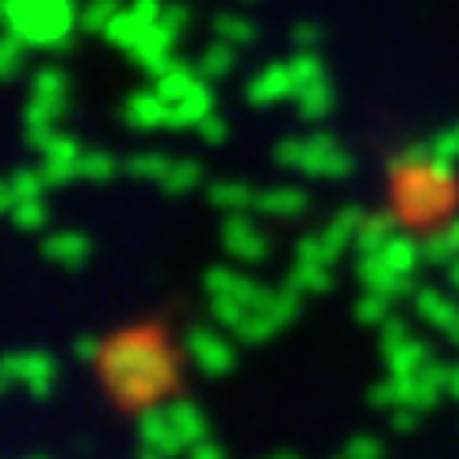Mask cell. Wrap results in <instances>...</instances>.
<instances>
[{"instance_id": "cell-1", "label": "cell", "mask_w": 459, "mask_h": 459, "mask_svg": "<svg viewBox=\"0 0 459 459\" xmlns=\"http://www.w3.org/2000/svg\"><path fill=\"white\" fill-rule=\"evenodd\" d=\"M100 379L123 410H142L165 398L177 386V356L165 344L161 329H123L104 344Z\"/></svg>"}, {"instance_id": "cell-2", "label": "cell", "mask_w": 459, "mask_h": 459, "mask_svg": "<svg viewBox=\"0 0 459 459\" xmlns=\"http://www.w3.org/2000/svg\"><path fill=\"white\" fill-rule=\"evenodd\" d=\"M4 31H16L31 50H69L77 31L74 0H0Z\"/></svg>"}, {"instance_id": "cell-3", "label": "cell", "mask_w": 459, "mask_h": 459, "mask_svg": "<svg viewBox=\"0 0 459 459\" xmlns=\"http://www.w3.org/2000/svg\"><path fill=\"white\" fill-rule=\"evenodd\" d=\"M272 161L291 172H307L318 180H344L352 172V153L329 131H310V134H287L272 146Z\"/></svg>"}, {"instance_id": "cell-4", "label": "cell", "mask_w": 459, "mask_h": 459, "mask_svg": "<svg viewBox=\"0 0 459 459\" xmlns=\"http://www.w3.org/2000/svg\"><path fill=\"white\" fill-rule=\"evenodd\" d=\"M394 195H398V214L410 222H433L444 214L455 199V172H444L433 161L394 177Z\"/></svg>"}, {"instance_id": "cell-5", "label": "cell", "mask_w": 459, "mask_h": 459, "mask_svg": "<svg viewBox=\"0 0 459 459\" xmlns=\"http://www.w3.org/2000/svg\"><path fill=\"white\" fill-rule=\"evenodd\" d=\"M57 360L47 352V349H20V352H8L4 364H0V379L4 386H27V394L47 402L57 386Z\"/></svg>"}, {"instance_id": "cell-6", "label": "cell", "mask_w": 459, "mask_h": 459, "mask_svg": "<svg viewBox=\"0 0 459 459\" xmlns=\"http://www.w3.org/2000/svg\"><path fill=\"white\" fill-rule=\"evenodd\" d=\"M219 238H222L226 256H230V261H238V264H261L264 256L272 253L268 234L253 222L249 211H230L222 219Z\"/></svg>"}, {"instance_id": "cell-7", "label": "cell", "mask_w": 459, "mask_h": 459, "mask_svg": "<svg viewBox=\"0 0 459 459\" xmlns=\"http://www.w3.org/2000/svg\"><path fill=\"white\" fill-rule=\"evenodd\" d=\"M138 455L142 459H172L184 452V444L172 429L169 406L165 402H150V406L138 410Z\"/></svg>"}, {"instance_id": "cell-8", "label": "cell", "mask_w": 459, "mask_h": 459, "mask_svg": "<svg viewBox=\"0 0 459 459\" xmlns=\"http://www.w3.org/2000/svg\"><path fill=\"white\" fill-rule=\"evenodd\" d=\"M222 325H188L184 333V352L192 356V364L204 371V376H230L234 371V344L230 337L219 333Z\"/></svg>"}, {"instance_id": "cell-9", "label": "cell", "mask_w": 459, "mask_h": 459, "mask_svg": "<svg viewBox=\"0 0 459 459\" xmlns=\"http://www.w3.org/2000/svg\"><path fill=\"white\" fill-rule=\"evenodd\" d=\"M204 291L207 295H230V299H241L249 310H264L268 299H272V287L256 283L253 276H246V272L230 268V264H211L204 272Z\"/></svg>"}, {"instance_id": "cell-10", "label": "cell", "mask_w": 459, "mask_h": 459, "mask_svg": "<svg viewBox=\"0 0 459 459\" xmlns=\"http://www.w3.org/2000/svg\"><path fill=\"white\" fill-rule=\"evenodd\" d=\"M352 276L360 280L364 291H379L386 299H413V291H418V283H413V276H402V272L386 268L379 261V253H356V268Z\"/></svg>"}, {"instance_id": "cell-11", "label": "cell", "mask_w": 459, "mask_h": 459, "mask_svg": "<svg viewBox=\"0 0 459 459\" xmlns=\"http://www.w3.org/2000/svg\"><path fill=\"white\" fill-rule=\"evenodd\" d=\"M172 47H177V39H172L161 23H150L146 31H142V39L134 42L131 50H126V57L142 69V74H150V77H161L165 69L177 62V54H172Z\"/></svg>"}, {"instance_id": "cell-12", "label": "cell", "mask_w": 459, "mask_h": 459, "mask_svg": "<svg viewBox=\"0 0 459 459\" xmlns=\"http://www.w3.org/2000/svg\"><path fill=\"white\" fill-rule=\"evenodd\" d=\"M291 96H295V77H291V65L287 62H268L261 74L246 84V100L253 108H272Z\"/></svg>"}, {"instance_id": "cell-13", "label": "cell", "mask_w": 459, "mask_h": 459, "mask_svg": "<svg viewBox=\"0 0 459 459\" xmlns=\"http://www.w3.org/2000/svg\"><path fill=\"white\" fill-rule=\"evenodd\" d=\"M123 123L131 131H157V126L169 123V100L157 89H134L123 100Z\"/></svg>"}, {"instance_id": "cell-14", "label": "cell", "mask_w": 459, "mask_h": 459, "mask_svg": "<svg viewBox=\"0 0 459 459\" xmlns=\"http://www.w3.org/2000/svg\"><path fill=\"white\" fill-rule=\"evenodd\" d=\"M42 256H47L50 264L65 268V272H77L89 264L92 256V238L81 234V230H57V234L42 238Z\"/></svg>"}, {"instance_id": "cell-15", "label": "cell", "mask_w": 459, "mask_h": 459, "mask_svg": "<svg viewBox=\"0 0 459 459\" xmlns=\"http://www.w3.org/2000/svg\"><path fill=\"white\" fill-rule=\"evenodd\" d=\"M413 314H418L425 325L440 329L444 337L459 325V303L448 291H440V287H418V291H413Z\"/></svg>"}, {"instance_id": "cell-16", "label": "cell", "mask_w": 459, "mask_h": 459, "mask_svg": "<svg viewBox=\"0 0 459 459\" xmlns=\"http://www.w3.org/2000/svg\"><path fill=\"white\" fill-rule=\"evenodd\" d=\"M211 111H214L211 81H207V77H199L192 89L177 100V104H169V123H165V126H169V131H184V126H192V131H195V126L204 123Z\"/></svg>"}, {"instance_id": "cell-17", "label": "cell", "mask_w": 459, "mask_h": 459, "mask_svg": "<svg viewBox=\"0 0 459 459\" xmlns=\"http://www.w3.org/2000/svg\"><path fill=\"white\" fill-rule=\"evenodd\" d=\"M307 207H310V199L295 184H276V188L256 192V204H253V211L268 214V219H299Z\"/></svg>"}, {"instance_id": "cell-18", "label": "cell", "mask_w": 459, "mask_h": 459, "mask_svg": "<svg viewBox=\"0 0 459 459\" xmlns=\"http://www.w3.org/2000/svg\"><path fill=\"white\" fill-rule=\"evenodd\" d=\"M295 111L303 123H322L329 119V111H333V84H329V77H318V81H307L295 89Z\"/></svg>"}, {"instance_id": "cell-19", "label": "cell", "mask_w": 459, "mask_h": 459, "mask_svg": "<svg viewBox=\"0 0 459 459\" xmlns=\"http://www.w3.org/2000/svg\"><path fill=\"white\" fill-rule=\"evenodd\" d=\"M283 287H291L295 295H325L329 287H333V264H318V261H299L287 268L283 276Z\"/></svg>"}, {"instance_id": "cell-20", "label": "cell", "mask_w": 459, "mask_h": 459, "mask_svg": "<svg viewBox=\"0 0 459 459\" xmlns=\"http://www.w3.org/2000/svg\"><path fill=\"white\" fill-rule=\"evenodd\" d=\"M165 406H169V418H172V429H177V437H180V444H184V452H188L195 440L211 437V425H207L204 410H199L195 402L172 398V402H165Z\"/></svg>"}, {"instance_id": "cell-21", "label": "cell", "mask_w": 459, "mask_h": 459, "mask_svg": "<svg viewBox=\"0 0 459 459\" xmlns=\"http://www.w3.org/2000/svg\"><path fill=\"white\" fill-rule=\"evenodd\" d=\"M429 360H433V349H429L421 337H413V333L406 341H398L394 349L383 352V364H386L391 376H418Z\"/></svg>"}, {"instance_id": "cell-22", "label": "cell", "mask_w": 459, "mask_h": 459, "mask_svg": "<svg viewBox=\"0 0 459 459\" xmlns=\"http://www.w3.org/2000/svg\"><path fill=\"white\" fill-rule=\"evenodd\" d=\"M398 219H402L398 211H371L364 219V226H360V234H356V241H352V249L356 253H379L386 241L398 234Z\"/></svg>"}, {"instance_id": "cell-23", "label": "cell", "mask_w": 459, "mask_h": 459, "mask_svg": "<svg viewBox=\"0 0 459 459\" xmlns=\"http://www.w3.org/2000/svg\"><path fill=\"white\" fill-rule=\"evenodd\" d=\"M379 261H383L386 268L402 272V276H413V272H418V264L425 261V253H421V238L402 234V230H398V234H394V238L379 249Z\"/></svg>"}, {"instance_id": "cell-24", "label": "cell", "mask_w": 459, "mask_h": 459, "mask_svg": "<svg viewBox=\"0 0 459 459\" xmlns=\"http://www.w3.org/2000/svg\"><path fill=\"white\" fill-rule=\"evenodd\" d=\"M207 204L214 211H222V214L249 211L256 204V192H253V184H246V180H214L207 188Z\"/></svg>"}, {"instance_id": "cell-25", "label": "cell", "mask_w": 459, "mask_h": 459, "mask_svg": "<svg viewBox=\"0 0 459 459\" xmlns=\"http://www.w3.org/2000/svg\"><path fill=\"white\" fill-rule=\"evenodd\" d=\"M42 188H47V180H42V172L39 169H16L12 177L0 184V211H12L20 204V199H35L42 195Z\"/></svg>"}, {"instance_id": "cell-26", "label": "cell", "mask_w": 459, "mask_h": 459, "mask_svg": "<svg viewBox=\"0 0 459 459\" xmlns=\"http://www.w3.org/2000/svg\"><path fill=\"white\" fill-rule=\"evenodd\" d=\"M364 219H368V211H364V207H356V204H349V207H341V211L333 214V219L325 222L322 234L329 238V246L344 253V249H349L352 241H356V234H360Z\"/></svg>"}, {"instance_id": "cell-27", "label": "cell", "mask_w": 459, "mask_h": 459, "mask_svg": "<svg viewBox=\"0 0 459 459\" xmlns=\"http://www.w3.org/2000/svg\"><path fill=\"white\" fill-rule=\"evenodd\" d=\"M146 27H150V23L142 20V16H138V12H134L131 4H126V8L119 12V16H115V20L104 27V39L111 42L115 50H123V54H126V50H131L134 42L142 39V31H146Z\"/></svg>"}, {"instance_id": "cell-28", "label": "cell", "mask_w": 459, "mask_h": 459, "mask_svg": "<svg viewBox=\"0 0 459 459\" xmlns=\"http://www.w3.org/2000/svg\"><path fill=\"white\" fill-rule=\"evenodd\" d=\"M27 146H31L35 153H42V157H57V161H77V157L84 153L81 142L74 134L57 131V126H50V131H42L35 138H27Z\"/></svg>"}, {"instance_id": "cell-29", "label": "cell", "mask_w": 459, "mask_h": 459, "mask_svg": "<svg viewBox=\"0 0 459 459\" xmlns=\"http://www.w3.org/2000/svg\"><path fill=\"white\" fill-rule=\"evenodd\" d=\"M195 81H199V69H195V62L188 65V62H180V57H177V62H172L161 77H153V89L161 92V96L169 100V104H177V100H180L184 92H188Z\"/></svg>"}, {"instance_id": "cell-30", "label": "cell", "mask_w": 459, "mask_h": 459, "mask_svg": "<svg viewBox=\"0 0 459 459\" xmlns=\"http://www.w3.org/2000/svg\"><path fill=\"white\" fill-rule=\"evenodd\" d=\"M234 50H238V47H230L226 39H214V42H207V47L199 50V57H195L199 77H207V81H219V77H226L230 69H234Z\"/></svg>"}, {"instance_id": "cell-31", "label": "cell", "mask_w": 459, "mask_h": 459, "mask_svg": "<svg viewBox=\"0 0 459 459\" xmlns=\"http://www.w3.org/2000/svg\"><path fill=\"white\" fill-rule=\"evenodd\" d=\"M119 161H115V153L108 150H84L77 157V180H89V184H108L119 177Z\"/></svg>"}, {"instance_id": "cell-32", "label": "cell", "mask_w": 459, "mask_h": 459, "mask_svg": "<svg viewBox=\"0 0 459 459\" xmlns=\"http://www.w3.org/2000/svg\"><path fill=\"white\" fill-rule=\"evenodd\" d=\"M195 184H204V165L192 161V157H184V161H172L169 165V172L161 177L157 188H161L165 195H188Z\"/></svg>"}, {"instance_id": "cell-33", "label": "cell", "mask_w": 459, "mask_h": 459, "mask_svg": "<svg viewBox=\"0 0 459 459\" xmlns=\"http://www.w3.org/2000/svg\"><path fill=\"white\" fill-rule=\"evenodd\" d=\"M169 165L172 161L161 150H138V153H131L123 161V172H126V177H134V180H146V184H161Z\"/></svg>"}, {"instance_id": "cell-34", "label": "cell", "mask_w": 459, "mask_h": 459, "mask_svg": "<svg viewBox=\"0 0 459 459\" xmlns=\"http://www.w3.org/2000/svg\"><path fill=\"white\" fill-rule=\"evenodd\" d=\"M211 31H214V39H226L230 47H249V42H256V23L238 16V12H219V16L211 20Z\"/></svg>"}, {"instance_id": "cell-35", "label": "cell", "mask_w": 459, "mask_h": 459, "mask_svg": "<svg viewBox=\"0 0 459 459\" xmlns=\"http://www.w3.org/2000/svg\"><path fill=\"white\" fill-rule=\"evenodd\" d=\"M280 329H283V322L276 318V314H268V310H249L246 322L234 329V337H238L241 344H264V341L276 337Z\"/></svg>"}, {"instance_id": "cell-36", "label": "cell", "mask_w": 459, "mask_h": 459, "mask_svg": "<svg viewBox=\"0 0 459 459\" xmlns=\"http://www.w3.org/2000/svg\"><path fill=\"white\" fill-rule=\"evenodd\" d=\"M123 12V0H89L81 12H77V23L84 35H104V27Z\"/></svg>"}, {"instance_id": "cell-37", "label": "cell", "mask_w": 459, "mask_h": 459, "mask_svg": "<svg viewBox=\"0 0 459 459\" xmlns=\"http://www.w3.org/2000/svg\"><path fill=\"white\" fill-rule=\"evenodd\" d=\"M394 314V299H386V295H379V291H364L360 299L352 303V318L360 322V325H383L386 318Z\"/></svg>"}, {"instance_id": "cell-38", "label": "cell", "mask_w": 459, "mask_h": 459, "mask_svg": "<svg viewBox=\"0 0 459 459\" xmlns=\"http://www.w3.org/2000/svg\"><path fill=\"white\" fill-rule=\"evenodd\" d=\"M207 314H211L214 325H222L226 333H234V329L246 322L249 307L241 303V299H230V295H207Z\"/></svg>"}, {"instance_id": "cell-39", "label": "cell", "mask_w": 459, "mask_h": 459, "mask_svg": "<svg viewBox=\"0 0 459 459\" xmlns=\"http://www.w3.org/2000/svg\"><path fill=\"white\" fill-rule=\"evenodd\" d=\"M8 219L20 234H39V230L47 226L50 211H47V204H42V195H35V199H20V204L8 211Z\"/></svg>"}, {"instance_id": "cell-40", "label": "cell", "mask_w": 459, "mask_h": 459, "mask_svg": "<svg viewBox=\"0 0 459 459\" xmlns=\"http://www.w3.org/2000/svg\"><path fill=\"white\" fill-rule=\"evenodd\" d=\"M295 256L299 261H318V264H337V256H341V249H333L329 246V238L322 234H299L295 238Z\"/></svg>"}, {"instance_id": "cell-41", "label": "cell", "mask_w": 459, "mask_h": 459, "mask_svg": "<svg viewBox=\"0 0 459 459\" xmlns=\"http://www.w3.org/2000/svg\"><path fill=\"white\" fill-rule=\"evenodd\" d=\"M433 165L444 169V172H455V165H459V119L448 123L433 138Z\"/></svg>"}, {"instance_id": "cell-42", "label": "cell", "mask_w": 459, "mask_h": 459, "mask_svg": "<svg viewBox=\"0 0 459 459\" xmlns=\"http://www.w3.org/2000/svg\"><path fill=\"white\" fill-rule=\"evenodd\" d=\"M368 406L386 410V413H391L394 406H402V376H391V371H386V379L371 383L368 386Z\"/></svg>"}, {"instance_id": "cell-43", "label": "cell", "mask_w": 459, "mask_h": 459, "mask_svg": "<svg viewBox=\"0 0 459 459\" xmlns=\"http://www.w3.org/2000/svg\"><path fill=\"white\" fill-rule=\"evenodd\" d=\"M287 65H291V77H295V89L307 81H318L325 77V62L318 50H295L291 57H287Z\"/></svg>"}, {"instance_id": "cell-44", "label": "cell", "mask_w": 459, "mask_h": 459, "mask_svg": "<svg viewBox=\"0 0 459 459\" xmlns=\"http://www.w3.org/2000/svg\"><path fill=\"white\" fill-rule=\"evenodd\" d=\"M433 161V142H406L394 157H391V172L398 177V172H410V169H421Z\"/></svg>"}, {"instance_id": "cell-45", "label": "cell", "mask_w": 459, "mask_h": 459, "mask_svg": "<svg viewBox=\"0 0 459 459\" xmlns=\"http://www.w3.org/2000/svg\"><path fill=\"white\" fill-rule=\"evenodd\" d=\"M65 74L57 65H39L31 77V96H50V100H65Z\"/></svg>"}, {"instance_id": "cell-46", "label": "cell", "mask_w": 459, "mask_h": 459, "mask_svg": "<svg viewBox=\"0 0 459 459\" xmlns=\"http://www.w3.org/2000/svg\"><path fill=\"white\" fill-rule=\"evenodd\" d=\"M23 50H31L16 31H4V47H0V77H16L23 65Z\"/></svg>"}, {"instance_id": "cell-47", "label": "cell", "mask_w": 459, "mask_h": 459, "mask_svg": "<svg viewBox=\"0 0 459 459\" xmlns=\"http://www.w3.org/2000/svg\"><path fill=\"white\" fill-rule=\"evenodd\" d=\"M341 455L344 459H379L383 455V440L376 433H352L349 440H344Z\"/></svg>"}, {"instance_id": "cell-48", "label": "cell", "mask_w": 459, "mask_h": 459, "mask_svg": "<svg viewBox=\"0 0 459 459\" xmlns=\"http://www.w3.org/2000/svg\"><path fill=\"white\" fill-rule=\"evenodd\" d=\"M42 180H47V188H65L69 180H77V161H57V157H42Z\"/></svg>"}, {"instance_id": "cell-49", "label": "cell", "mask_w": 459, "mask_h": 459, "mask_svg": "<svg viewBox=\"0 0 459 459\" xmlns=\"http://www.w3.org/2000/svg\"><path fill=\"white\" fill-rule=\"evenodd\" d=\"M195 134H199V138H204V142H207V146H219V142H226V138H230V123L222 119V115H219V111H211V115H207V119H204V123H199V126H195Z\"/></svg>"}, {"instance_id": "cell-50", "label": "cell", "mask_w": 459, "mask_h": 459, "mask_svg": "<svg viewBox=\"0 0 459 459\" xmlns=\"http://www.w3.org/2000/svg\"><path fill=\"white\" fill-rule=\"evenodd\" d=\"M410 337V325H406V318H398V314H391L383 325H379V352H386V349H394L398 341H406Z\"/></svg>"}, {"instance_id": "cell-51", "label": "cell", "mask_w": 459, "mask_h": 459, "mask_svg": "<svg viewBox=\"0 0 459 459\" xmlns=\"http://www.w3.org/2000/svg\"><path fill=\"white\" fill-rule=\"evenodd\" d=\"M291 42H295V50H318L322 27L314 23V20H299V23L291 27Z\"/></svg>"}, {"instance_id": "cell-52", "label": "cell", "mask_w": 459, "mask_h": 459, "mask_svg": "<svg viewBox=\"0 0 459 459\" xmlns=\"http://www.w3.org/2000/svg\"><path fill=\"white\" fill-rule=\"evenodd\" d=\"M157 23H161L165 31L180 42L184 39V27H188V8H184V4H165V12H161V20H157Z\"/></svg>"}, {"instance_id": "cell-53", "label": "cell", "mask_w": 459, "mask_h": 459, "mask_svg": "<svg viewBox=\"0 0 459 459\" xmlns=\"http://www.w3.org/2000/svg\"><path fill=\"white\" fill-rule=\"evenodd\" d=\"M104 344L108 341H100V337H92V333H81L77 341H74V356L81 364H100V356H104Z\"/></svg>"}, {"instance_id": "cell-54", "label": "cell", "mask_w": 459, "mask_h": 459, "mask_svg": "<svg viewBox=\"0 0 459 459\" xmlns=\"http://www.w3.org/2000/svg\"><path fill=\"white\" fill-rule=\"evenodd\" d=\"M418 421H421V410H413V406H394L391 410V429L394 433H413V429H418Z\"/></svg>"}, {"instance_id": "cell-55", "label": "cell", "mask_w": 459, "mask_h": 459, "mask_svg": "<svg viewBox=\"0 0 459 459\" xmlns=\"http://www.w3.org/2000/svg\"><path fill=\"white\" fill-rule=\"evenodd\" d=\"M188 455H192V459H222L226 448H222V444L214 440V437H204V440H195V444H192Z\"/></svg>"}, {"instance_id": "cell-56", "label": "cell", "mask_w": 459, "mask_h": 459, "mask_svg": "<svg viewBox=\"0 0 459 459\" xmlns=\"http://www.w3.org/2000/svg\"><path fill=\"white\" fill-rule=\"evenodd\" d=\"M131 8L146 23H157V20H161V12H165V0H131Z\"/></svg>"}, {"instance_id": "cell-57", "label": "cell", "mask_w": 459, "mask_h": 459, "mask_svg": "<svg viewBox=\"0 0 459 459\" xmlns=\"http://www.w3.org/2000/svg\"><path fill=\"white\" fill-rule=\"evenodd\" d=\"M440 230H444V238H448V241H452V246H455V253H459V214H452V219H448V222H444Z\"/></svg>"}, {"instance_id": "cell-58", "label": "cell", "mask_w": 459, "mask_h": 459, "mask_svg": "<svg viewBox=\"0 0 459 459\" xmlns=\"http://www.w3.org/2000/svg\"><path fill=\"white\" fill-rule=\"evenodd\" d=\"M448 398L459 402V364H452V379H448Z\"/></svg>"}, {"instance_id": "cell-59", "label": "cell", "mask_w": 459, "mask_h": 459, "mask_svg": "<svg viewBox=\"0 0 459 459\" xmlns=\"http://www.w3.org/2000/svg\"><path fill=\"white\" fill-rule=\"evenodd\" d=\"M448 283H452V291L459 295V256H455V261L448 264Z\"/></svg>"}, {"instance_id": "cell-60", "label": "cell", "mask_w": 459, "mask_h": 459, "mask_svg": "<svg viewBox=\"0 0 459 459\" xmlns=\"http://www.w3.org/2000/svg\"><path fill=\"white\" fill-rule=\"evenodd\" d=\"M268 455H272V459H295V452H291V448H272Z\"/></svg>"}, {"instance_id": "cell-61", "label": "cell", "mask_w": 459, "mask_h": 459, "mask_svg": "<svg viewBox=\"0 0 459 459\" xmlns=\"http://www.w3.org/2000/svg\"><path fill=\"white\" fill-rule=\"evenodd\" d=\"M448 341H452V344H459V325H455V329H452V333H448Z\"/></svg>"}, {"instance_id": "cell-62", "label": "cell", "mask_w": 459, "mask_h": 459, "mask_svg": "<svg viewBox=\"0 0 459 459\" xmlns=\"http://www.w3.org/2000/svg\"><path fill=\"white\" fill-rule=\"evenodd\" d=\"M246 4H253V0H246Z\"/></svg>"}]
</instances>
